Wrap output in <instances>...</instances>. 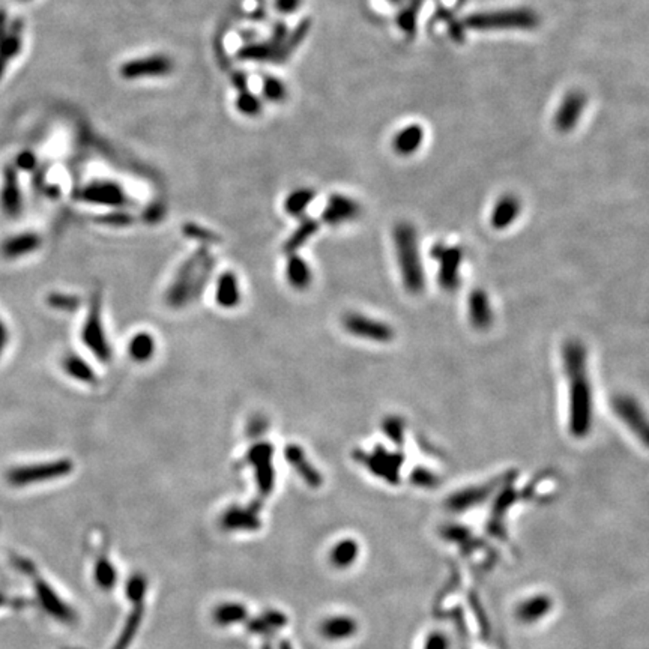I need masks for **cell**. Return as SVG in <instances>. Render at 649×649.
<instances>
[{
	"instance_id": "cell-47",
	"label": "cell",
	"mask_w": 649,
	"mask_h": 649,
	"mask_svg": "<svg viewBox=\"0 0 649 649\" xmlns=\"http://www.w3.org/2000/svg\"><path fill=\"white\" fill-rule=\"evenodd\" d=\"M386 2H389L391 5H402L406 2V0H386Z\"/></svg>"
},
{
	"instance_id": "cell-15",
	"label": "cell",
	"mask_w": 649,
	"mask_h": 649,
	"mask_svg": "<svg viewBox=\"0 0 649 649\" xmlns=\"http://www.w3.org/2000/svg\"><path fill=\"white\" fill-rule=\"evenodd\" d=\"M0 208L10 218H17L23 210V197L19 185L17 170L14 166H6L3 170V185L0 191Z\"/></svg>"
},
{
	"instance_id": "cell-2",
	"label": "cell",
	"mask_w": 649,
	"mask_h": 649,
	"mask_svg": "<svg viewBox=\"0 0 649 649\" xmlns=\"http://www.w3.org/2000/svg\"><path fill=\"white\" fill-rule=\"evenodd\" d=\"M215 267V257L206 247L199 248L177 267L175 277L166 292V304L172 308H184L203 294Z\"/></svg>"
},
{
	"instance_id": "cell-20",
	"label": "cell",
	"mask_w": 649,
	"mask_h": 649,
	"mask_svg": "<svg viewBox=\"0 0 649 649\" xmlns=\"http://www.w3.org/2000/svg\"><path fill=\"white\" fill-rule=\"evenodd\" d=\"M522 212V201L514 194H504L494 203L490 214V224L494 230H507Z\"/></svg>"
},
{
	"instance_id": "cell-19",
	"label": "cell",
	"mask_w": 649,
	"mask_h": 649,
	"mask_svg": "<svg viewBox=\"0 0 649 649\" xmlns=\"http://www.w3.org/2000/svg\"><path fill=\"white\" fill-rule=\"evenodd\" d=\"M43 245V238L35 232H23L6 238L0 245V254L5 258H20L34 254Z\"/></svg>"
},
{
	"instance_id": "cell-38",
	"label": "cell",
	"mask_w": 649,
	"mask_h": 649,
	"mask_svg": "<svg viewBox=\"0 0 649 649\" xmlns=\"http://www.w3.org/2000/svg\"><path fill=\"white\" fill-rule=\"evenodd\" d=\"M437 15H439L441 20L446 24V28H448L450 36L452 38V41H456V43H463L465 32H466L463 21H459L457 17H454L452 12H450L448 10H443V8H439Z\"/></svg>"
},
{
	"instance_id": "cell-10",
	"label": "cell",
	"mask_w": 649,
	"mask_h": 649,
	"mask_svg": "<svg viewBox=\"0 0 649 649\" xmlns=\"http://www.w3.org/2000/svg\"><path fill=\"white\" fill-rule=\"evenodd\" d=\"M612 410L640 441L648 442L646 415L639 400L630 394H616L612 399Z\"/></svg>"
},
{
	"instance_id": "cell-27",
	"label": "cell",
	"mask_w": 649,
	"mask_h": 649,
	"mask_svg": "<svg viewBox=\"0 0 649 649\" xmlns=\"http://www.w3.org/2000/svg\"><path fill=\"white\" fill-rule=\"evenodd\" d=\"M318 232H319V223L313 220V218L302 217L301 223H299V226L294 230V233L290 234L286 243H284V251H286L287 254L298 253V251L308 242V239H311Z\"/></svg>"
},
{
	"instance_id": "cell-4",
	"label": "cell",
	"mask_w": 649,
	"mask_h": 649,
	"mask_svg": "<svg viewBox=\"0 0 649 649\" xmlns=\"http://www.w3.org/2000/svg\"><path fill=\"white\" fill-rule=\"evenodd\" d=\"M470 30H532L538 28L540 17L529 8H511V10L487 11L470 14L463 21Z\"/></svg>"
},
{
	"instance_id": "cell-11",
	"label": "cell",
	"mask_w": 649,
	"mask_h": 649,
	"mask_svg": "<svg viewBox=\"0 0 649 649\" xmlns=\"http://www.w3.org/2000/svg\"><path fill=\"white\" fill-rule=\"evenodd\" d=\"M23 32L24 23L20 19L10 21L6 11L0 8V78L3 77L8 63L21 52Z\"/></svg>"
},
{
	"instance_id": "cell-32",
	"label": "cell",
	"mask_w": 649,
	"mask_h": 649,
	"mask_svg": "<svg viewBox=\"0 0 649 649\" xmlns=\"http://www.w3.org/2000/svg\"><path fill=\"white\" fill-rule=\"evenodd\" d=\"M223 525L227 529H248L254 531L258 527V522L254 511H245L242 508H232L227 509V513L223 517Z\"/></svg>"
},
{
	"instance_id": "cell-5",
	"label": "cell",
	"mask_w": 649,
	"mask_h": 649,
	"mask_svg": "<svg viewBox=\"0 0 649 649\" xmlns=\"http://www.w3.org/2000/svg\"><path fill=\"white\" fill-rule=\"evenodd\" d=\"M80 340L83 346L96 360L107 364L113 358V347L104 328L102 320V299L100 292H95L87 307L86 318L81 324Z\"/></svg>"
},
{
	"instance_id": "cell-22",
	"label": "cell",
	"mask_w": 649,
	"mask_h": 649,
	"mask_svg": "<svg viewBox=\"0 0 649 649\" xmlns=\"http://www.w3.org/2000/svg\"><path fill=\"white\" fill-rule=\"evenodd\" d=\"M284 457H286L287 463L292 465L296 472L302 476V480L311 487H319L322 484V476L316 470V468L310 463L302 446L296 443H287L284 448Z\"/></svg>"
},
{
	"instance_id": "cell-13",
	"label": "cell",
	"mask_w": 649,
	"mask_h": 649,
	"mask_svg": "<svg viewBox=\"0 0 649 649\" xmlns=\"http://www.w3.org/2000/svg\"><path fill=\"white\" fill-rule=\"evenodd\" d=\"M586 107V95L582 91H570L562 102L559 104V109L555 115V126L558 131L570 133L574 126L579 124V120Z\"/></svg>"
},
{
	"instance_id": "cell-39",
	"label": "cell",
	"mask_w": 649,
	"mask_h": 649,
	"mask_svg": "<svg viewBox=\"0 0 649 649\" xmlns=\"http://www.w3.org/2000/svg\"><path fill=\"white\" fill-rule=\"evenodd\" d=\"M382 432L389 441L402 445L404 439V419L400 417H388L382 423Z\"/></svg>"
},
{
	"instance_id": "cell-50",
	"label": "cell",
	"mask_w": 649,
	"mask_h": 649,
	"mask_svg": "<svg viewBox=\"0 0 649 649\" xmlns=\"http://www.w3.org/2000/svg\"><path fill=\"white\" fill-rule=\"evenodd\" d=\"M23 2H26V0H23Z\"/></svg>"
},
{
	"instance_id": "cell-23",
	"label": "cell",
	"mask_w": 649,
	"mask_h": 649,
	"mask_svg": "<svg viewBox=\"0 0 649 649\" xmlns=\"http://www.w3.org/2000/svg\"><path fill=\"white\" fill-rule=\"evenodd\" d=\"M62 368L65 371V375L68 377L74 379L76 382L85 384V385H95L98 384V375L94 370L92 364L87 360H85L83 356H80L78 353L69 352L63 356L62 360Z\"/></svg>"
},
{
	"instance_id": "cell-12",
	"label": "cell",
	"mask_w": 649,
	"mask_h": 649,
	"mask_svg": "<svg viewBox=\"0 0 649 649\" xmlns=\"http://www.w3.org/2000/svg\"><path fill=\"white\" fill-rule=\"evenodd\" d=\"M20 564H21L23 571L32 574V579H34L35 592H36V595L39 598V603L43 604V607L45 608V610L50 613L53 618L59 619V621H63V622L74 621L76 619L74 610H72V608L67 603H63V600L58 594H56L54 589L50 585H48V583L43 578H41V575L35 574L34 570H32V566H29L26 564V561L20 559Z\"/></svg>"
},
{
	"instance_id": "cell-29",
	"label": "cell",
	"mask_w": 649,
	"mask_h": 649,
	"mask_svg": "<svg viewBox=\"0 0 649 649\" xmlns=\"http://www.w3.org/2000/svg\"><path fill=\"white\" fill-rule=\"evenodd\" d=\"M360 460L364 465H367L370 470H380V472L385 474V469L399 470L403 459L402 456H399V454H391L386 450H376V451H371L370 454L361 451Z\"/></svg>"
},
{
	"instance_id": "cell-24",
	"label": "cell",
	"mask_w": 649,
	"mask_h": 649,
	"mask_svg": "<svg viewBox=\"0 0 649 649\" xmlns=\"http://www.w3.org/2000/svg\"><path fill=\"white\" fill-rule=\"evenodd\" d=\"M157 340L148 331H139L129 337L126 344V353L129 360L137 364L149 362L157 353Z\"/></svg>"
},
{
	"instance_id": "cell-9",
	"label": "cell",
	"mask_w": 649,
	"mask_h": 649,
	"mask_svg": "<svg viewBox=\"0 0 649 649\" xmlns=\"http://www.w3.org/2000/svg\"><path fill=\"white\" fill-rule=\"evenodd\" d=\"M274 446L271 442H258L251 445L243 456L242 465L254 469V480L258 492L267 496L274 489L275 470H274Z\"/></svg>"
},
{
	"instance_id": "cell-31",
	"label": "cell",
	"mask_w": 649,
	"mask_h": 649,
	"mask_svg": "<svg viewBox=\"0 0 649 649\" xmlns=\"http://www.w3.org/2000/svg\"><path fill=\"white\" fill-rule=\"evenodd\" d=\"M314 197L316 192L310 188H299L292 191L286 197V200H284V210L292 217L302 218L307 212V209L310 208Z\"/></svg>"
},
{
	"instance_id": "cell-21",
	"label": "cell",
	"mask_w": 649,
	"mask_h": 649,
	"mask_svg": "<svg viewBox=\"0 0 649 649\" xmlns=\"http://www.w3.org/2000/svg\"><path fill=\"white\" fill-rule=\"evenodd\" d=\"M284 277H286V281L292 289L304 292L311 286L313 270L302 256L292 253L287 257L286 265H284Z\"/></svg>"
},
{
	"instance_id": "cell-26",
	"label": "cell",
	"mask_w": 649,
	"mask_h": 649,
	"mask_svg": "<svg viewBox=\"0 0 649 649\" xmlns=\"http://www.w3.org/2000/svg\"><path fill=\"white\" fill-rule=\"evenodd\" d=\"M424 142V128L418 124H412L402 128L393 139V149L402 157H409L415 153Z\"/></svg>"
},
{
	"instance_id": "cell-16",
	"label": "cell",
	"mask_w": 649,
	"mask_h": 649,
	"mask_svg": "<svg viewBox=\"0 0 649 649\" xmlns=\"http://www.w3.org/2000/svg\"><path fill=\"white\" fill-rule=\"evenodd\" d=\"M215 304L223 310H233L242 302V287L238 275L233 271H224L218 275L214 290Z\"/></svg>"
},
{
	"instance_id": "cell-6",
	"label": "cell",
	"mask_w": 649,
	"mask_h": 649,
	"mask_svg": "<svg viewBox=\"0 0 649 649\" xmlns=\"http://www.w3.org/2000/svg\"><path fill=\"white\" fill-rule=\"evenodd\" d=\"M430 257L437 263V283L445 292H456L461 283L465 250L459 243L436 242L430 248Z\"/></svg>"
},
{
	"instance_id": "cell-45",
	"label": "cell",
	"mask_w": 649,
	"mask_h": 649,
	"mask_svg": "<svg viewBox=\"0 0 649 649\" xmlns=\"http://www.w3.org/2000/svg\"><path fill=\"white\" fill-rule=\"evenodd\" d=\"M263 428H265V419L263 418H257L254 421H251L250 426H248V434L250 436H256L258 433H262L263 432Z\"/></svg>"
},
{
	"instance_id": "cell-35",
	"label": "cell",
	"mask_w": 649,
	"mask_h": 649,
	"mask_svg": "<svg viewBox=\"0 0 649 649\" xmlns=\"http://www.w3.org/2000/svg\"><path fill=\"white\" fill-rule=\"evenodd\" d=\"M247 618V608L238 603H226L215 608L214 619L220 626H230L234 622H241Z\"/></svg>"
},
{
	"instance_id": "cell-1",
	"label": "cell",
	"mask_w": 649,
	"mask_h": 649,
	"mask_svg": "<svg viewBox=\"0 0 649 649\" xmlns=\"http://www.w3.org/2000/svg\"><path fill=\"white\" fill-rule=\"evenodd\" d=\"M568 384V430L573 437H586L594 424V389L588 371L586 346L580 340H566L561 351Z\"/></svg>"
},
{
	"instance_id": "cell-28",
	"label": "cell",
	"mask_w": 649,
	"mask_h": 649,
	"mask_svg": "<svg viewBox=\"0 0 649 649\" xmlns=\"http://www.w3.org/2000/svg\"><path fill=\"white\" fill-rule=\"evenodd\" d=\"M423 3L424 0H406L400 12L397 14V26L408 38H413V35L417 34L418 15Z\"/></svg>"
},
{
	"instance_id": "cell-34",
	"label": "cell",
	"mask_w": 649,
	"mask_h": 649,
	"mask_svg": "<svg viewBox=\"0 0 649 649\" xmlns=\"http://www.w3.org/2000/svg\"><path fill=\"white\" fill-rule=\"evenodd\" d=\"M135 608L134 612L129 616L124 630H122L118 644L115 645V649H126L128 645L131 644V640L134 639L137 630H139V626L143 618V603H134Z\"/></svg>"
},
{
	"instance_id": "cell-14",
	"label": "cell",
	"mask_w": 649,
	"mask_h": 649,
	"mask_svg": "<svg viewBox=\"0 0 649 649\" xmlns=\"http://www.w3.org/2000/svg\"><path fill=\"white\" fill-rule=\"evenodd\" d=\"M361 215L360 203L344 194L331 196L322 212V220L328 226H342L352 223Z\"/></svg>"
},
{
	"instance_id": "cell-42",
	"label": "cell",
	"mask_w": 649,
	"mask_h": 649,
	"mask_svg": "<svg viewBox=\"0 0 649 649\" xmlns=\"http://www.w3.org/2000/svg\"><path fill=\"white\" fill-rule=\"evenodd\" d=\"M542 604H546V600L544 598H535V600H531V603H527L525 606H522V618L525 621H531V619H537L540 618V610H537V607L542 606Z\"/></svg>"
},
{
	"instance_id": "cell-44",
	"label": "cell",
	"mask_w": 649,
	"mask_h": 649,
	"mask_svg": "<svg viewBox=\"0 0 649 649\" xmlns=\"http://www.w3.org/2000/svg\"><path fill=\"white\" fill-rule=\"evenodd\" d=\"M15 166L20 170H32L36 166V158L32 152H21L17 160H15Z\"/></svg>"
},
{
	"instance_id": "cell-36",
	"label": "cell",
	"mask_w": 649,
	"mask_h": 649,
	"mask_svg": "<svg viewBox=\"0 0 649 649\" xmlns=\"http://www.w3.org/2000/svg\"><path fill=\"white\" fill-rule=\"evenodd\" d=\"M284 624H286V616L280 612H267L251 622L250 630L253 632H271L281 628Z\"/></svg>"
},
{
	"instance_id": "cell-48",
	"label": "cell",
	"mask_w": 649,
	"mask_h": 649,
	"mask_svg": "<svg viewBox=\"0 0 649 649\" xmlns=\"http://www.w3.org/2000/svg\"><path fill=\"white\" fill-rule=\"evenodd\" d=\"M281 649H292V648H290L289 644H283V645H281Z\"/></svg>"
},
{
	"instance_id": "cell-37",
	"label": "cell",
	"mask_w": 649,
	"mask_h": 649,
	"mask_svg": "<svg viewBox=\"0 0 649 649\" xmlns=\"http://www.w3.org/2000/svg\"><path fill=\"white\" fill-rule=\"evenodd\" d=\"M356 551H358V547L355 542L352 540H344L332 549L331 561L336 566H347V564H351L356 558Z\"/></svg>"
},
{
	"instance_id": "cell-18",
	"label": "cell",
	"mask_w": 649,
	"mask_h": 649,
	"mask_svg": "<svg viewBox=\"0 0 649 649\" xmlns=\"http://www.w3.org/2000/svg\"><path fill=\"white\" fill-rule=\"evenodd\" d=\"M81 199L101 206H124L126 203L125 192L113 182H94L81 191Z\"/></svg>"
},
{
	"instance_id": "cell-41",
	"label": "cell",
	"mask_w": 649,
	"mask_h": 649,
	"mask_svg": "<svg viewBox=\"0 0 649 649\" xmlns=\"http://www.w3.org/2000/svg\"><path fill=\"white\" fill-rule=\"evenodd\" d=\"M126 595L134 603H143L146 595V579L143 575H131L126 583Z\"/></svg>"
},
{
	"instance_id": "cell-46",
	"label": "cell",
	"mask_w": 649,
	"mask_h": 649,
	"mask_svg": "<svg viewBox=\"0 0 649 649\" xmlns=\"http://www.w3.org/2000/svg\"><path fill=\"white\" fill-rule=\"evenodd\" d=\"M8 340H10V334H8V329L5 327V323H3L2 318H0V356H2L3 351H5V347L8 344Z\"/></svg>"
},
{
	"instance_id": "cell-3",
	"label": "cell",
	"mask_w": 649,
	"mask_h": 649,
	"mask_svg": "<svg viewBox=\"0 0 649 649\" xmlns=\"http://www.w3.org/2000/svg\"><path fill=\"white\" fill-rule=\"evenodd\" d=\"M393 247L406 292L410 295L423 294L426 289V271L415 227L406 221L395 224L393 229Z\"/></svg>"
},
{
	"instance_id": "cell-49",
	"label": "cell",
	"mask_w": 649,
	"mask_h": 649,
	"mask_svg": "<svg viewBox=\"0 0 649 649\" xmlns=\"http://www.w3.org/2000/svg\"><path fill=\"white\" fill-rule=\"evenodd\" d=\"M3 603H5V600H3V597H2V595H0V606H2Z\"/></svg>"
},
{
	"instance_id": "cell-40",
	"label": "cell",
	"mask_w": 649,
	"mask_h": 649,
	"mask_svg": "<svg viewBox=\"0 0 649 649\" xmlns=\"http://www.w3.org/2000/svg\"><path fill=\"white\" fill-rule=\"evenodd\" d=\"M47 302L48 305L53 307L54 310L60 311H76L81 304L80 298L71 294H52L48 296Z\"/></svg>"
},
{
	"instance_id": "cell-25",
	"label": "cell",
	"mask_w": 649,
	"mask_h": 649,
	"mask_svg": "<svg viewBox=\"0 0 649 649\" xmlns=\"http://www.w3.org/2000/svg\"><path fill=\"white\" fill-rule=\"evenodd\" d=\"M170 71V62L161 56L155 58L140 59L129 62L122 67V76L128 78H139V77H151V76H161L167 74Z\"/></svg>"
},
{
	"instance_id": "cell-30",
	"label": "cell",
	"mask_w": 649,
	"mask_h": 649,
	"mask_svg": "<svg viewBox=\"0 0 649 649\" xmlns=\"http://www.w3.org/2000/svg\"><path fill=\"white\" fill-rule=\"evenodd\" d=\"M320 631L329 640H342L353 635L356 631V624L353 619L346 618V616H334V618H329L322 624Z\"/></svg>"
},
{
	"instance_id": "cell-7",
	"label": "cell",
	"mask_w": 649,
	"mask_h": 649,
	"mask_svg": "<svg viewBox=\"0 0 649 649\" xmlns=\"http://www.w3.org/2000/svg\"><path fill=\"white\" fill-rule=\"evenodd\" d=\"M74 470V463L69 459H58L41 463L15 466L8 470L6 481L14 487H26L58 480L69 475Z\"/></svg>"
},
{
	"instance_id": "cell-17",
	"label": "cell",
	"mask_w": 649,
	"mask_h": 649,
	"mask_svg": "<svg viewBox=\"0 0 649 649\" xmlns=\"http://www.w3.org/2000/svg\"><path fill=\"white\" fill-rule=\"evenodd\" d=\"M468 319L470 324L478 331H485L493 323V307L487 292L483 289H475L468 296Z\"/></svg>"
},
{
	"instance_id": "cell-33",
	"label": "cell",
	"mask_w": 649,
	"mask_h": 649,
	"mask_svg": "<svg viewBox=\"0 0 649 649\" xmlns=\"http://www.w3.org/2000/svg\"><path fill=\"white\" fill-rule=\"evenodd\" d=\"M94 575H95V582L98 583V586L102 588L104 591H110V588H113V585L116 583L115 566H113L110 559L104 553L100 556V559H96L95 561Z\"/></svg>"
},
{
	"instance_id": "cell-43",
	"label": "cell",
	"mask_w": 649,
	"mask_h": 649,
	"mask_svg": "<svg viewBox=\"0 0 649 649\" xmlns=\"http://www.w3.org/2000/svg\"><path fill=\"white\" fill-rule=\"evenodd\" d=\"M185 233L188 234L190 238H200L203 242H206V243L214 242L212 239H215V234H214L212 232L201 229V227H197V226H194V224L186 226V227H185Z\"/></svg>"
},
{
	"instance_id": "cell-8",
	"label": "cell",
	"mask_w": 649,
	"mask_h": 649,
	"mask_svg": "<svg viewBox=\"0 0 649 649\" xmlns=\"http://www.w3.org/2000/svg\"><path fill=\"white\" fill-rule=\"evenodd\" d=\"M342 324L347 334L371 343L385 344L393 342L395 336L389 323L356 311L346 313L342 319Z\"/></svg>"
}]
</instances>
